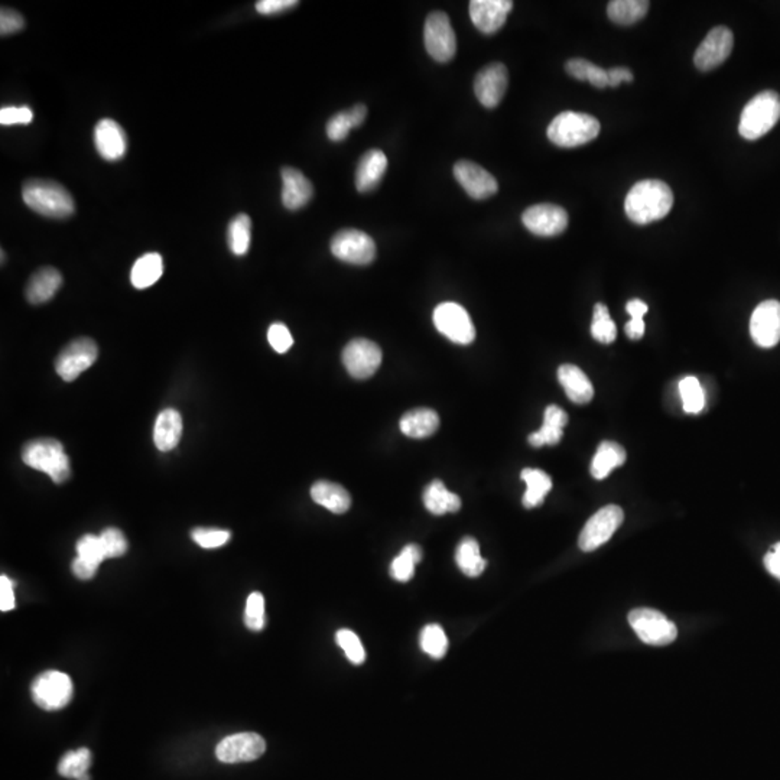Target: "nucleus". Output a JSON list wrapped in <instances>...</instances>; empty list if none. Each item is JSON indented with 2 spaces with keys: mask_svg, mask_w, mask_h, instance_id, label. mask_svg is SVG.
<instances>
[{
  "mask_svg": "<svg viewBox=\"0 0 780 780\" xmlns=\"http://www.w3.org/2000/svg\"><path fill=\"white\" fill-rule=\"evenodd\" d=\"M766 570L772 574L773 577L780 581V542L770 549L765 557Z\"/></svg>",
  "mask_w": 780,
  "mask_h": 780,
  "instance_id": "55",
  "label": "nucleus"
},
{
  "mask_svg": "<svg viewBox=\"0 0 780 780\" xmlns=\"http://www.w3.org/2000/svg\"><path fill=\"white\" fill-rule=\"evenodd\" d=\"M282 182V203L288 210H300L307 206L312 198L314 188L305 175L295 168L285 167L281 171Z\"/></svg>",
  "mask_w": 780,
  "mask_h": 780,
  "instance_id": "22",
  "label": "nucleus"
},
{
  "mask_svg": "<svg viewBox=\"0 0 780 780\" xmlns=\"http://www.w3.org/2000/svg\"><path fill=\"white\" fill-rule=\"evenodd\" d=\"M623 521H625V513L621 511V507L609 504V506L600 509L585 523L584 529L581 532L580 540H578L581 549L584 552L596 551L597 548L606 544L607 540L613 537L614 532L620 528Z\"/></svg>",
  "mask_w": 780,
  "mask_h": 780,
  "instance_id": "11",
  "label": "nucleus"
},
{
  "mask_svg": "<svg viewBox=\"0 0 780 780\" xmlns=\"http://www.w3.org/2000/svg\"><path fill=\"white\" fill-rule=\"evenodd\" d=\"M509 84L507 68L502 63L488 64L474 80V92L485 108L495 109L504 97Z\"/></svg>",
  "mask_w": 780,
  "mask_h": 780,
  "instance_id": "18",
  "label": "nucleus"
},
{
  "mask_svg": "<svg viewBox=\"0 0 780 780\" xmlns=\"http://www.w3.org/2000/svg\"><path fill=\"white\" fill-rule=\"evenodd\" d=\"M419 644L422 651L434 659L444 658L448 651V637L440 625L425 626L422 630Z\"/></svg>",
  "mask_w": 780,
  "mask_h": 780,
  "instance_id": "41",
  "label": "nucleus"
},
{
  "mask_svg": "<svg viewBox=\"0 0 780 780\" xmlns=\"http://www.w3.org/2000/svg\"><path fill=\"white\" fill-rule=\"evenodd\" d=\"M244 625L252 632H260L265 627V599L260 592H252L248 597Z\"/></svg>",
  "mask_w": 780,
  "mask_h": 780,
  "instance_id": "44",
  "label": "nucleus"
},
{
  "mask_svg": "<svg viewBox=\"0 0 780 780\" xmlns=\"http://www.w3.org/2000/svg\"><path fill=\"white\" fill-rule=\"evenodd\" d=\"M337 644L345 651L350 662L355 665H362L366 659V652L360 642L359 636L352 630L343 629L338 630L336 635Z\"/></svg>",
  "mask_w": 780,
  "mask_h": 780,
  "instance_id": "43",
  "label": "nucleus"
},
{
  "mask_svg": "<svg viewBox=\"0 0 780 780\" xmlns=\"http://www.w3.org/2000/svg\"><path fill=\"white\" fill-rule=\"evenodd\" d=\"M31 692L32 699L39 708L58 711L70 704L74 688L67 673L47 670L34 680Z\"/></svg>",
  "mask_w": 780,
  "mask_h": 780,
  "instance_id": "6",
  "label": "nucleus"
},
{
  "mask_svg": "<svg viewBox=\"0 0 780 780\" xmlns=\"http://www.w3.org/2000/svg\"><path fill=\"white\" fill-rule=\"evenodd\" d=\"M63 285V276L54 267L37 270L26 285V300L31 303L48 302Z\"/></svg>",
  "mask_w": 780,
  "mask_h": 780,
  "instance_id": "25",
  "label": "nucleus"
},
{
  "mask_svg": "<svg viewBox=\"0 0 780 780\" xmlns=\"http://www.w3.org/2000/svg\"><path fill=\"white\" fill-rule=\"evenodd\" d=\"M34 118L32 110L26 106L22 108H4L0 110V123L4 127L11 125H30Z\"/></svg>",
  "mask_w": 780,
  "mask_h": 780,
  "instance_id": "51",
  "label": "nucleus"
},
{
  "mask_svg": "<svg viewBox=\"0 0 780 780\" xmlns=\"http://www.w3.org/2000/svg\"><path fill=\"white\" fill-rule=\"evenodd\" d=\"M559 383L565 390L566 396L578 405L592 402L594 388L587 374L578 366L564 364L558 369Z\"/></svg>",
  "mask_w": 780,
  "mask_h": 780,
  "instance_id": "24",
  "label": "nucleus"
},
{
  "mask_svg": "<svg viewBox=\"0 0 780 780\" xmlns=\"http://www.w3.org/2000/svg\"><path fill=\"white\" fill-rule=\"evenodd\" d=\"M99 355V347L92 338L83 337L71 341L67 347H64L56 360V370L59 378L66 381H73L92 366Z\"/></svg>",
  "mask_w": 780,
  "mask_h": 780,
  "instance_id": "12",
  "label": "nucleus"
},
{
  "mask_svg": "<svg viewBox=\"0 0 780 780\" xmlns=\"http://www.w3.org/2000/svg\"><path fill=\"white\" fill-rule=\"evenodd\" d=\"M780 118V96L766 90L753 97L740 118L739 132L747 141H756L776 127Z\"/></svg>",
  "mask_w": 780,
  "mask_h": 780,
  "instance_id": "4",
  "label": "nucleus"
},
{
  "mask_svg": "<svg viewBox=\"0 0 780 780\" xmlns=\"http://www.w3.org/2000/svg\"><path fill=\"white\" fill-rule=\"evenodd\" d=\"M626 310H627V312H629L632 319L644 320V314H646L649 308H647V305L644 301L632 300L627 302V305H626Z\"/></svg>",
  "mask_w": 780,
  "mask_h": 780,
  "instance_id": "59",
  "label": "nucleus"
},
{
  "mask_svg": "<svg viewBox=\"0 0 780 780\" xmlns=\"http://www.w3.org/2000/svg\"><path fill=\"white\" fill-rule=\"evenodd\" d=\"M22 460L31 469L48 474L57 485L70 478V460L59 441L52 438L31 441L23 447Z\"/></svg>",
  "mask_w": 780,
  "mask_h": 780,
  "instance_id": "3",
  "label": "nucleus"
},
{
  "mask_svg": "<svg viewBox=\"0 0 780 780\" xmlns=\"http://www.w3.org/2000/svg\"><path fill=\"white\" fill-rule=\"evenodd\" d=\"M78 780H90L89 775H85V776H83L82 779H78Z\"/></svg>",
  "mask_w": 780,
  "mask_h": 780,
  "instance_id": "60",
  "label": "nucleus"
},
{
  "mask_svg": "<svg viewBox=\"0 0 780 780\" xmlns=\"http://www.w3.org/2000/svg\"><path fill=\"white\" fill-rule=\"evenodd\" d=\"M94 144L106 161L122 160L127 149V134L113 118H101L94 129Z\"/></svg>",
  "mask_w": 780,
  "mask_h": 780,
  "instance_id": "21",
  "label": "nucleus"
},
{
  "mask_svg": "<svg viewBox=\"0 0 780 780\" xmlns=\"http://www.w3.org/2000/svg\"><path fill=\"white\" fill-rule=\"evenodd\" d=\"M513 8L511 0H471L470 18L474 26L486 35H492L506 23Z\"/></svg>",
  "mask_w": 780,
  "mask_h": 780,
  "instance_id": "20",
  "label": "nucleus"
},
{
  "mask_svg": "<svg viewBox=\"0 0 780 780\" xmlns=\"http://www.w3.org/2000/svg\"><path fill=\"white\" fill-rule=\"evenodd\" d=\"M565 70L571 77L577 78L580 82L592 83L597 89L609 87V73L603 68L597 67L596 64L590 63L587 59H570L565 64Z\"/></svg>",
  "mask_w": 780,
  "mask_h": 780,
  "instance_id": "37",
  "label": "nucleus"
},
{
  "mask_svg": "<svg viewBox=\"0 0 780 780\" xmlns=\"http://www.w3.org/2000/svg\"><path fill=\"white\" fill-rule=\"evenodd\" d=\"M751 338L758 347L772 348L780 341V302L758 303L750 320Z\"/></svg>",
  "mask_w": 780,
  "mask_h": 780,
  "instance_id": "17",
  "label": "nucleus"
},
{
  "mask_svg": "<svg viewBox=\"0 0 780 780\" xmlns=\"http://www.w3.org/2000/svg\"><path fill=\"white\" fill-rule=\"evenodd\" d=\"M521 478L526 483L523 506L526 509H533V507L544 504L548 493L551 492V478L545 471L538 470V469H525L521 471Z\"/></svg>",
  "mask_w": 780,
  "mask_h": 780,
  "instance_id": "33",
  "label": "nucleus"
},
{
  "mask_svg": "<svg viewBox=\"0 0 780 780\" xmlns=\"http://www.w3.org/2000/svg\"><path fill=\"white\" fill-rule=\"evenodd\" d=\"M454 175L462 188L474 200H487L499 189L495 178L471 161H460L455 163Z\"/></svg>",
  "mask_w": 780,
  "mask_h": 780,
  "instance_id": "19",
  "label": "nucleus"
},
{
  "mask_svg": "<svg viewBox=\"0 0 780 780\" xmlns=\"http://www.w3.org/2000/svg\"><path fill=\"white\" fill-rule=\"evenodd\" d=\"M649 11V2L644 0H613L607 6V15L618 25H633L644 19Z\"/></svg>",
  "mask_w": 780,
  "mask_h": 780,
  "instance_id": "35",
  "label": "nucleus"
},
{
  "mask_svg": "<svg viewBox=\"0 0 780 780\" xmlns=\"http://www.w3.org/2000/svg\"><path fill=\"white\" fill-rule=\"evenodd\" d=\"M90 765H92V753L89 749H78V750L68 751L67 755L61 758L58 773L67 779H82L87 775Z\"/></svg>",
  "mask_w": 780,
  "mask_h": 780,
  "instance_id": "39",
  "label": "nucleus"
},
{
  "mask_svg": "<svg viewBox=\"0 0 780 780\" xmlns=\"http://www.w3.org/2000/svg\"><path fill=\"white\" fill-rule=\"evenodd\" d=\"M348 111V118H350V122H352L353 129L355 127H362L363 122L366 120L367 116V108L364 104H355V108L350 109Z\"/></svg>",
  "mask_w": 780,
  "mask_h": 780,
  "instance_id": "58",
  "label": "nucleus"
},
{
  "mask_svg": "<svg viewBox=\"0 0 780 780\" xmlns=\"http://www.w3.org/2000/svg\"><path fill=\"white\" fill-rule=\"evenodd\" d=\"M626 334H627L630 340H640L644 334V320H630V321L626 324Z\"/></svg>",
  "mask_w": 780,
  "mask_h": 780,
  "instance_id": "57",
  "label": "nucleus"
},
{
  "mask_svg": "<svg viewBox=\"0 0 780 780\" xmlns=\"http://www.w3.org/2000/svg\"><path fill=\"white\" fill-rule=\"evenodd\" d=\"M71 570H73V574H74L75 577L80 578V580H92L94 575H96L97 570H99V565H94V564L89 563V561H85V559L75 558L71 564Z\"/></svg>",
  "mask_w": 780,
  "mask_h": 780,
  "instance_id": "54",
  "label": "nucleus"
},
{
  "mask_svg": "<svg viewBox=\"0 0 780 780\" xmlns=\"http://www.w3.org/2000/svg\"><path fill=\"white\" fill-rule=\"evenodd\" d=\"M353 129L352 122L348 118V111H340L327 123V136L329 141L341 142L348 136V132Z\"/></svg>",
  "mask_w": 780,
  "mask_h": 780,
  "instance_id": "49",
  "label": "nucleus"
},
{
  "mask_svg": "<svg viewBox=\"0 0 780 780\" xmlns=\"http://www.w3.org/2000/svg\"><path fill=\"white\" fill-rule=\"evenodd\" d=\"M252 241V220L248 215H237L227 229V243L234 255L243 256L249 252Z\"/></svg>",
  "mask_w": 780,
  "mask_h": 780,
  "instance_id": "36",
  "label": "nucleus"
},
{
  "mask_svg": "<svg viewBox=\"0 0 780 780\" xmlns=\"http://www.w3.org/2000/svg\"><path fill=\"white\" fill-rule=\"evenodd\" d=\"M679 393L687 414H699L706 408V392L694 376H687L679 381Z\"/></svg>",
  "mask_w": 780,
  "mask_h": 780,
  "instance_id": "40",
  "label": "nucleus"
},
{
  "mask_svg": "<svg viewBox=\"0 0 780 780\" xmlns=\"http://www.w3.org/2000/svg\"><path fill=\"white\" fill-rule=\"evenodd\" d=\"M734 45V35L725 26H717L708 32L706 39L697 49L694 63L701 71H711L720 67L729 58Z\"/></svg>",
  "mask_w": 780,
  "mask_h": 780,
  "instance_id": "16",
  "label": "nucleus"
},
{
  "mask_svg": "<svg viewBox=\"0 0 780 780\" xmlns=\"http://www.w3.org/2000/svg\"><path fill=\"white\" fill-rule=\"evenodd\" d=\"M311 497L315 504L326 507L336 514H343L352 506V497L343 486L331 481H317L311 487Z\"/></svg>",
  "mask_w": 780,
  "mask_h": 780,
  "instance_id": "27",
  "label": "nucleus"
},
{
  "mask_svg": "<svg viewBox=\"0 0 780 780\" xmlns=\"http://www.w3.org/2000/svg\"><path fill=\"white\" fill-rule=\"evenodd\" d=\"M455 563L462 574L471 578L481 575L487 566V561L481 557L480 547L474 538H464L460 542L455 552Z\"/></svg>",
  "mask_w": 780,
  "mask_h": 780,
  "instance_id": "34",
  "label": "nucleus"
},
{
  "mask_svg": "<svg viewBox=\"0 0 780 780\" xmlns=\"http://www.w3.org/2000/svg\"><path fill=\"white\" fill-rule=\"evenodd\" d=\"M331 252L337 259L364 267L376 258V244L369 234L360 230L346 229L333 237Z\"/></svg>",
  "mask_w": 780,
  "mask_h": 780,
  "instance_id": "10",
  "label": "nucleus"
},
{
  "mask_svg": "<svg viewBox=\"0 0 780 780\" xmlns=\"http://www.w3.org/2000/svg\"><path fill=\"white\" fill-rule=\"evenodd\" d=\"M78 558L85 559L94 565H101L106 559L101 537L96 535H84L77 542Z\"/></svg>",
  "mask_w": 780,
  "mask_h": 780,
  "instance_id": "45",
  "label": "nucleus"
},
{
  "mask_svg": "<svg viewBox=\"0 0 780 780\" xmlns=\"http://www.w3.org/2000/svg\"><path fill=\"white\" fill-rule=\"evenodd\" d=\"M388 170V158L379 149H372L362 156L355 171V187L360 193H369L378 187Z\"/></svg>",
  "mask_w": 780,
  "mask_h": 780,
  "instance_id": "23",
  "label": "nucleus"
},
{
  "mask_svg": "<svg viewBox=\"0 0 780 780\" xmlns=\"http://www.w3.org/2000/svg\"><path fill=\"white\" fill-rule=\"evenodd\" d=\"M422 549L418 545L411 544L403 548L400 554L396 557L390 565V575L393 580L399 583H407L411 580L415 574V565L421 563Z\"/></svg>",
  "mask_w": 780,
  "mask_h": 780,
  "instance_id": "38",
  "label": "nucleus"
},
{
  "mask_svg": "<svg viewBox=\"0 0 780 780\" xmlns=\"http://www.w3.org/2000/svg\"><path fill=\"white\" fill-rule=\"evenodd\" d=\"M182 435V418L175 409H165L158 415L153 426V443L162 452L177 447Z\"/></svg>",
  "mask_w": 780,
  "mask_h": 780,
  "instance_id": "26",
  "label": "nucleus"
},
{
  "mask_svg": "<svg viewBox=\"0 0 780 780\" xmlns=\"http://www.w3.org/2000/svg\"><path fill=\"white\" fill-rule=\"evenodd\" d=\"M23 203L38 215L51 218L70 217L75 210L74 200L63 185L52 180L34 178L22 187Z\"/></svg>",
  "mask_w": 780,
  "mask_h": 780,
  "instance_id": "2",
  "label": "nucleus"
},
{
  "mask_svg": "<svg viewBox=\"0 0 780 780\" xmlns=\"http://www.w3.org/2000/svg\"><path fill=\"white\" fill-rule=\"evenodd\" d=\"M267 750V743L256 732H239L223 739L215 747V756L222 763L253 762L262 758Z\"/></svg>",
  "mask_w": 780,
  "mask_h": 780,
  "instance_id": "13",
  "label": "nucleus"
},
{
  "mask_svg": "<svg viewBox=\"0 0 780 780\" xmlns=\"http://www.w3.org/2000/svg\"><path fill=\"white\" fill-rule=\"evenodd\" d=\"M298 4L300 2H296V0H260L256 4V11L259 12L260 15H277V13L295 8Z\"/></svg>",
  "mask_w": 780,
  "mask_h": 780,
  "instance_id": "52",
  "label": "nucleus"
},
{
  "mask_svg": "<svg viewBox=\"0 0 780 780\" xmlns=\"http://www.w3.org/2000/svg\"><path fill=\"white\" fill-rule=\"evenodd\" d=\"M521 222L530 233L540 237H554L568 227V215L555 204H537L521 215Z\"/></svg>",
  "mask_w": 780,
  "mask_h": 780,
  "instance_id": "15",
  "label": "nucleus"
},
{
  "mask_svg": "<svg viewBox=\"0 0 780 780\" xmlns=\"http://www.w3.org/2000/svg\"><path fill=\"white\" fill-rule=\"evenodd\" d=\"M232 533L223 529L197 528L191 532V538L197 545L204 549H215L229 542Z\"/></svg>",
  "mask_w": 780,
  "mask_h": 780,
  "instance_id": "46",
  "label": "nucleus"
},
{
  "mask_svg": "<svg viewBox=\"0 0 780 780\" xmlns=\"http://www.w3.org/2000/svg\"><path fill=\"white\" fill-rule=\"evenodd\" d=\"M600 130L601 125L596 118L578 111H563L548 127V137L561 148H577L594 141Z\"/></svg>",
  "mask_w": 780,
  "mask_h": 780,
  "instance_id": "5",
  "label": "nucleus"
},
{
  "mask_svg": "<svg viewBox=\"0 0 780 780\" xmlns=\"http://www.w3.org/2000/svg\"><path fill=\"white\" fill-rule=\"evenodd\" d=\"M434 326L455 345H471L476 338L471 317L459 303H440L434 310Z\"/></svg>",
  "mask_w": 780,
  "mask_h": 780,
  "instance_id": "8",
  "label": "nucleus"
},
{
  "mask_svg": "<svg viewBox=\"0 0 780 780\" xmlns=\"http://www.w3.org/2000/svg\"><path fill=\"white\" fill-rule=\"evenodd\" d=\"M629 623L639 639L652 646H666L678 636L677 626L665 614L652 609L630 611Z\"/></svg>",
  "mask_w": 780,
  "mask_h": 780,
  "instance_id": "7",
  "label": "nucleus"
},
{
  "mask_svg": "<svg viewBox=\"0 0 780 780\" xmlns=\"http://www.w3.org/2000/svg\"><path fill=\"white\" fill-rule=\"evenodd\" d=\"M0 609L2 611H11L12 609H15L13 583L6 575L0 577Z\"/></svg>",
  "mask_w": 780,
  "mask_h": 780,
  "instance_id": "53",
  "label": "nucleus"
},
{
  "mask_svg": "<svg viewBox=\"0 0 780 780\" xmlns=\"http://www.w3.org/2000/svg\"><path fill=\"white\" fill-rule=\"evenodd\" d=\"M163 262L160 253H146L135 262L130 281L136 289L149 288L162 276Z\"/></svg>",
  "mask_w": 780,
  "mask_h": 780,
  "instance_id": "32",
  "label": "nucleus"
},
{
  "mask_svg": "<svg viewBox=\"0 0 780 780\" xmlns=\"http://www.w3.org/2000/svg\"><path fill=\"white\" fill-rule=\"evenodd\" d=\"M25 26V19L13 9L2 8L0 11V34L2 37L6 35L16 34L19 31L23 30Z\"/></svg>",
  "mask_w": 780,
  "mask_h": 780,
  "instance_id": "50",
  "label": "nucleus"
},
{
  "mask_svg": "<svg viewBox=\"0 0 780 780\" xmlns=\"http://www.w3.org/2000/svg\"><path fill=\"white\" fill-rule=\"evenodd\" d=\"M426 511L436 516L445 513H455L461 509V499L455 493L450 492L441 480H434L426 486L422 495Z\"/></svg>",
  "mask_w": 780,
  "mask_h": 780,
  "instance_id": "30",
  "label": "nucleus"
},
{
  "mask_svg": "<svg viewBox=\"0 0 780 780\" xmlns=\"http://www.w3.org/2000/svg\"><path fill=\"white\" fill-rule=\"evenodd\" d=\"M568 424V415L561 409V408L551 407L547 408L544 415V425L537 433L529 435V444L532 447H542V445L558 444L563 438V429Z\"/></svg>",
  "mask_w": 780,
  "mask_h": 780,
  "instance_id": "28",
  "label": "nucleus"
},
{
  "mask_svg": "<svg viewBox=\"0 0 780 780\" xmlns=\"http://www.w3.org/2000/svg\"><path fill=\"white\" fill-rule=\"evenodd\" d=\"M267 340H269V345L272 346L275 352L279 353V355L288 352L294 345V338L289 333L288 327L284 326L281 322H276L269 327Z\"/></svg>",
  "mask_w": 780,
  "mask_h": 780,
  "instance_id": "48",
  "label": "nucleus"
},
{
  "mask_svg": "<svg viewBox=\"0 0 780 780\" xmlns=\"http://www.w3.org/2000/svg\"><path fill=\"white\" fill-rule=\"evenodd\" d=\"M424 41L429 56L438 63H448L457 52V38L444 12H433L426 18Z\"/></svg>",
  "mask_w": 780,
  "mask_h": 780,
  "instance_id": "9",
  "label": "nucleus"
},
{
  "mask_svg": "<svg viewBox=\"0 0 780 780\" xmlns=\"http://www.w3.org/2000/svg\"><path fill=\"white\" fill-rule=\"evenodd\" d=\"M625 462V448L616 444V443H611V441H604L597 448L596 455L592 459V478H597V480H603L616 467L623 466Z\"/></svg>",
  "mask_w": 780,
  "mask_h": 780,
  "instance_id": "31",
  "label": "nucleus"
},
{
  "mask_svg": "<svg viewBox=\"0 0 780 780\" xmlns=\"http://www.w3.org/2000/svg\"><path fill=\"white\" fill-rule=\"evenodd\" d=\"M343 363L352 378H372L381 367V347L366 338L350 341L343 352Z\"/></svg>",
  "mask_w": 780,
  "mask_h": 780,
  "instance_id": "14",
  "label": "nucleus"
},
{
  "mask_svg": "<svg viewBox=\"0 0 780 780\" xmlns=\"http://www.w3.org/2000/svg\"><path fill=\"white\" fill-rule=\"evenodd\" d=\"M400 431L409 438H426L436 433L440 426V416L433 409H414L403 415L399 422Z\"/></svg>",
  "mask_w": 780,
  "mask_h": 780,
  "instance_id": "29",
  "label": "nucleus"
},
{
  "mask_svg": "<svg viewBox=\"0 0 780 780\" xmlns=\"http://www.w3.org/2000/svg\"><path fill=\"white\" fill-rule=\"evenodd\" d=\"M672 206L670 185L659 180H644L633 185L626 197L625 210L633 223L644 226L670 215Z\"/></svg>",
  "mask_w": 780,
  "mask_h": 780,
  "instance_id": "1",
  "label": "nucleus"
},
{
  "mask_svg": "<svg viewBox=\"0 0 780 780\" xmlns=\"http://www.w3.org/2000/svg\"><path fill=\"white\" fill-rule=\"evenodd\" d=\"M592 334L600 343L610 345L618 337V327L610 319L609 310L604 303H597L592 315Z\"/></svg>",
  "mask_w": 780,
  "mask_h": 780,
  "instance_id": "42",
  "label": "nucleus"
},
{
  "mask_svg": "<svg viewBox=\"0 0 780 780\" xmlns=\"http://www.w3.org/2000/svg\"><path fill=\"white\" fill-rule=\"evenodd\" d=\"M607 73H609V87H618L621 83H632L635 78L632 71L626 67L611 68Z\"/></svg>",
  "mask_w": 780,
  "mask_h": 780,
  "instance_id": "56",
  "label": "nucleus"
},
{
  "mask_svg": "<svg viewBox=\"0 0 780 780\" xmlns=\"http://www.w3.org/2000/svg\"><path fill=\"white\" fill-rule=\"evenodd\" d=\"M106 558H118L127 554V540L122 530L116 528L104 529L101 535Z\"/></svg>",
  "mask_w": 780,
  "mask_h": 780,
  "instance_id": "47",
  "label": "nucleus"
}]
</instances>
